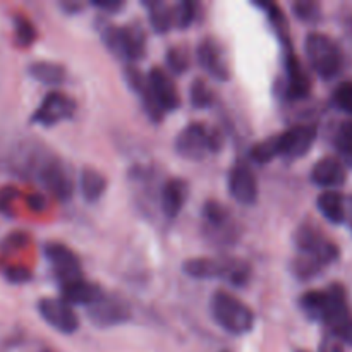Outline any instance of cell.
Returning <instances> with one entry per match:
<instances>
[{
  "instance_id": "obj_5",
  "label": "cell",
  "mask_w": 352,
  "mask_h": 352,
  "mask_svg": "<svg viewBox=\"0 0 352 352\" xmlns=\"http://www.w3.org/2000/svg\"><path fill=\"white\" fill-rule=\"evenodd\" d=\"M175 153L186 160H203L208 153H219L223 146V136L217 127L203 122H191L175 138Z\"/></svg>"
},
{
  "instance_id": "obj_36",
  "label": "cell",
  "mask_w": 352,
  "mask_h": 352,
  "mask_svg": "<svg viewBox=\"0 0 352 352\" xmlns=\"http://www.w3.org/2000/svg\"><path fill=\"white\" fill-rule=\"evenodd\" d=\"M17 189L12 188V186H6V188H0V212L7 213L9 215L10 213V205H12V201L16 199L17 196Z\"/></svg>"
},
{
  "instance_id": "obj_34",
  "label": "cell",
  "mask_w": 352,
  "mask_h": 352,
  "mask_svg": "<svg viewBox=\"0 0 352 352\" xmlns=\"http://www.w3.org/2000/svg\"><path fill=\"white\" fill-rule=\"evenodd\" d=\"M6 278L10 284H26L33 278V275L26 267H9L6 270Z\"/></svg>"
},
{
  "instance_id": "obj_4",
  "label": "cell",
  "mask_w": 352,
  "mask_h": 352,
  "mask_svg": "<svg viewBox=\"0 0 352 352\" xmlns=\"http://www.w3.org/2000/svg\"><path fill=\"white\" fill-rule=\"evenodd\" d=\"M100 34L105 47L129 64L141 60L146 54V31L140 21H133L124 26L105 23L100 28Z\"/></svg>"
},
{
  "instance_id": "obj_29",
  "label": "cell",
  "mask_w": 352,
  "mask_h": 352,
  "mask_svg": "<svg viewBox=\"0 0 352 352\" xmlns=\"http://www.w3.org/2000/svg\"><path fill=\"white\" fill-rule=\"evenodd\" d=\"M165 62H167V67L172 74L181 76L184 74L186 71L191 65V58H189V52L186 47H170L167 50V57H165Z\"/></svg>"
},
{
  "instance_id": "obj_37",
  "label": "cell",
  "mask_w": 352,
  "mask_h": 352,
  "mask_svg": "<svg viewBox=\"0 0 352 352\" xmlns=\"http://www.w3.org/2000/svg\"><path fill=\"white\" fill-rule=\"evenodd\" d=\"M91 6L96 7L98 10H102V12L113 14L117 12V10H122L124 7H126V3L120 2V0H95V2H91Z\"/></svg>"
},
{
  "instance_id": "obj_3",
  "label": "cell",
  "mask_w": 352,
  "mask_h": 352,
  "mask_svg": "<svg viewBox=\"0 0 352 352\" xmlns=\"http://www.w3.org/2000/svg\"><path fill=\"white\" fill-rule=\"evenodd\" d=\"M210 313L217 325L230 336H246L254 327V313L227 291H217L210 299Z\"/></svg>"
},
{
  "instance_id": "obj_1",
  "label": "cell",
  "mask_w": 352,
  "mask_h": 352,
  "mask_svg": "<svg viewBox=\"0 0 352 352\" xmlns=\"http://www.w3.org/2000/svg\"><path fill=\"white\" fill-rule=\"evenodd\" d=\"M294 244L298 248V256L294 258L296 263L311 278L339 258V248L311 223H302L296 230Z\"/></svg>"
},
{
  "instance_id": "obj_27",
  "label": "cell",
  "mask_w": 352,
  "mask_h": 352,
  "mask_svg": "<svg viewBox=\"0 0 352 352\" xmlns=\"http://www.w3.org/2000/svg\"><path fill=\"white\" fill-rule=\"evenodd\" d=\"M333 146L346 164L352 165V120L340 122L333 136Z\"/></svg>"
},
{
  "instance_id": "obj_16",
  "label": "cell",
  "mask_w": 352,
  "mask_h": 352,
  "mask_svg": "<svg viewBox=\"0 0 352 352\" xmlns=\"http://www.w3.org/2000/svg\"><path fill=\"white\" fill-rule=\"evenodd\" d=\"M285 82H284V95L289 100H301L311 93V79L308 72L302 69L301 60L296 57L291 47L285 52Z\"/></svg>"
},
{
  "instance_id": "obj_20",
  "label": "cell",
  "mask_w": 352,
  "mask_h": 352,
  "mask_svg": "<svg viewBox=\"0 0 352 352\" xmlns=\"http://www.w3.org/2000/svg\"><path fill=\"white\" fill-rule=\"evenodd\" d=\"M102 292L103 291L100 289L98 284H93V282L86 280L85 277L60 285L62 299L71 306H85V308H88L91 302H95L100 298Z\"/></svg>"
},
{
  "instance_id": "obj_21",
  "label": "cell",
  "mask_w": 352,
  "mask_h": 352,
  "mask_svg": "<svg viewBox=\"0 0 352 352\" xmlns=\"http://www.w3.org/2000/svg\"><path fill=\"white\" fill-rule=\"evenodd\" d=\"M107 177L93 167H85L79 174V191L85 201L96 203L107 191Z\"/></svg>"
},
{
  "instance_id": "obj_11",
  "label": "cell",
  "mask_w": 352,
  "mask_h": 352,
  "mask_svg": "<svg viewBox=\"0 0 352 352\" xmlns=\"http://www.w3.org/2000/svg\"><path fill=\"white\" fill-rule=\"evenodd\" d=\"M36 308L45 323L64 336H72L79 329V318L74 308L62 298L40 299Z\"/></svg>"
},
{
  "instance_id": "obj_28",
  "label": "cell",
  "mask_w": 352,
  "mask_h": 352,
  "mask_svg": "<svg viewBox=\"0 0 352 352\" xmlns=\"http://www.w3.org/2000/svg\"><path fill=\"white\" fill-rule=\"evenodd\" d=\"M250 157L258 165H267L272 160H275L278 157V146L275 136H270L267 140L260 141V143L253 144L250 150Z\"/></svg>"
},
{
  "instance_id": "obj_32",
  "label": "cell",
  "mask_w": 352,
  "mask_h": 352,
  "mask_svg": "<svg viewBox=\"0 0 352 352\" xmlns=\"http://www.w3.org/2000/svg\"><path fill=\"white\" fill-rule=\"evenodd\" d=\"M292 12L298 19L305 21V23H315L322 16V7L313 0H298V2L292 3Z\"/></svg>"
},
{
  "instance_id": "obj_22",
  "label": "cell",
  "mask_w": 352,
  "mask_h": 352,
  "mask_svg": "<svg viewBox=\"0 0 352 352\" xmlns=\"http://www.w3.org/2000/svg\"><path fill=\"white\" fill-rule=\"evenodd\" d=\"M28 74L36 79L38 82L47 86H58L67 78V71H65L64 65L48 60H38L28 65Z\"/></svg>"
},
{
  "instance_id": "obj_33",
  "label": "cell",
  "mask_w": 352,
  "mask_h": 352,
  "mask_svg": "<svg viewBox=\"0 0 352 352\" xmlns=\"http://www.w3.org/2000/svg\"><path fill=\"white\" fill-rule=\"evenodd\" d=\"M332 102L337 109L352 116V81H344L333 89Z\"/></svg>"
},
{
  "instance_id": "obj_10",
  "label": "cell",
  "mask_w": 352,
  "mask_h": 352,
  "mask_svg": "<svg viewBox=\"0 0 352 352\" xmlns=\"http://www.w3.org/2000/svg\"><path fill=\"white\" fill-rule=\"evenodd\" d=\"M76 109H78V105H76L74 98H71L65 93L50 91L47 93V96L41 100V103L33 112L31 122L43 127L57 126L62 120L71 119L76 113Z\"/></svg>"
},
{
  "instance_id": "obj_12",
  "label": "cell",
  "mask_w": 352,
  "mask_h": 352,
  "mask_svg": "<svg viewBox=\"0 0 352 352\" xmlns=\"http://www.w3.org/2000/svg\"><path fill=\"white\" fill-rule=\"evenodd\" d=\"M43 251L47 260L50 261L52 270H54L58 285L67 284V282L82 277L81 261H79V258L76 256V253L71 248L64 246L60 243H47Z\"/></svg>"
},
{
  "instance_id": "obj_6",
  "label": "cell",
  "mask_w": 352,
  "mask_h": 352,
  "mask_svg": "<svg viewBox=\"0 0 352 352\" xmlns=\"http://www.w3.org/2000/svg\"><path fill=\"white\" fill-rule=\"evenodd\" d=\"M305 50L313 71L322 79H333L342 72L344 54L337 41L325 33H309L305 41Z\"/></svg>"
},
{
  "instance_id": "obj_14",
  "label": "cell",
  "mask_w": 352,
  "mask_h": 352,
  "mask_svg": "<svg viewBox=\"0 0 352 352\" xmlns=\"http://www.w3.org/2000/svg\"><path fill=\"white\" fill-rule=\"evenodd\" d=\"M196 57L199 65L217 81H227L230 78L229 62L222 45L213 38H203L196 48Z\"/></svg>"
},
{
  "instance_id": "obj_41",
  "label": "cell",
  "mask_w": 352,
  "mask_h": 352,
  "mask_svg": "<svg viewBox=\"0 0 352 352\" xmlns=\"http://www.w3.org/2000/svg\"><path fill=\"white\" fill-rule=\"evenodd\" d=\"M41 352H54V351H50V349H43Z\"/></svg>"
},
{
  "instance_id": "obj_40",
  "label": "cell",
  "mask_w": 352,
  "mask_h": 352,
  "mask_svg": "<svg viewBox=\"0 0 352 352\" xmlns=\"http://www.w3.org/2000/svg\"><path fill=\"white\" fill-rule=\"evenodd\" d=\"M62 7H64V10H65V12H69V14H71L72 10H74V12H79V10L82 9V7L79 6V3H71V2L64 3V6H62Z\"/></svg>"
},
{
  "instance_id": "obj_38",
  "label": "cell",
  "mask_w": 352,
  "mask_h": 352,
  "mask_svg": "<svg viewBox=\"0 0 352 352\" xmlns=\"http://www.w3.org/2000/svg\"><path fill=\"white\" fill-rule=\"evenodd\" d=\"M318 352H344V347L339 340L333 339L332 336H329L322 340V344H320L318 347Z\"/></svg>"
},
{
  "instance_id": "obj_24",
  "label": "cell",
  "mask_w": 352,
  "mask_h": 352,
  "mask_svg": "<svg viewBox=\"0 0 352 352\" xmlns=\"http://www.w3.org/2000/svg\"><path fill=\"white\" fill-rule=\"evenodd\" d=\"M150 12V24L155 33L165 34L175 28L174 21V6L165 2H143Z\"/></svg>"
},
{
  "instance_id": "obj_23",
  "label": "cell",
  "mask_w": 352,
  "mask_h": 352,
  "mask_svg": "<svg viewBox=\"0 0 352 352\" xmlns=\"http://www.w3.org/2000/svg\"><path fill=\"white\" fill-rule=\"evenodd\" d=\"M320 213L329 220L330 223L340 226L346 220V205H344V196L337 191H325L316 199Z\"/></svg>"
},
{
  "instance_id": "obj_17",
  "label": "cell",
  "mask_w": 352,
  "mask_h": 352,
  "mask_svg": "<svg viewBox=\"0 0 352 352\" xmlns=\"http://www.w3.org/2000/svg\"><path fill=\"white\" fill-rule=\"evenodd\" d=\"M124 78H126V82L129 85V88L140 95L141 103H143L148 117H150L153 122H160V120H164L165 112L160 109L157 100H155L153 93H151L150 89V85H148L146 76H144L134 64H127L126 69H124Z\"/></svg>"
},
{
  "instance_id": "obj_19",
  "label": "cell",
  "mask_w": 352,
  "mask_h": 352,
  "mask_svg": "<svg viewBox=\"0 0 352 352\" xmlns=\"http://www.w3.org/2000/svg\"><path fill=\"white\" fill-rule=\"evenodd\" d=\"M313 184L332 191L346 182V167L340 160L333 157H325L316 162L311 168Z\"/></svg>"
},
{
  "instance_id": "obj_18",
  "label": "cell",
  "mask_w": 352,
  "mask_h": 352,
  "mask_svg": "<svg viewBox=\"0 0 352 352\" xmlns=\"http://www.w3.org/2000/svg\"><path fill=\"white\" fill-rule=\"evenodd\" d=\"M189 196V186L184 179L172 177L164 182L160 189V208L167 220L177 219Z\"/></svg>"
},
{
  "instance_id": "obj_9",
  "label": "cell",
  "mask_w": 352,
  "mask_h": 352,
  "mask_svg": "<svg viewBox=\"0 0 352 352\" xmlns=\"http://www.w3.org/2000/svg\"><path fill=\"white\" fill-rule=\"evenodd\" d=\"M316 136H318V129L313 124H298L275 134L278 157H284L287 160H298L305 157L315 144Z\"/></svg>"
},
{
  "instance_id": "obj_31",
  "label": "cell",
  "mask_w": 352,
  "mask_h": 352,
  "mask_svg": "<svg viewBox=\"0 0 352 352\" xmlns=\"http://www.w3.org/2000/svg\"><path fill=\"white\" fill-rule=\"evenodd\" d=\"M198 14V6L189 0H182L177 6H174V21L177 30H188L196 19Z\"/></svg>"
},
{
  "instance_id": "obj_13",
  "label": "cell",
  "mask_w": 352,
  "mask_h": 352,
  "mask_svg": "<svg viewBox=\"0 0 352 352\" xmlns=\"http://www.w3.org/2000/svg\"><path fill=\"white\" fill-rule=\"evenodd\" d=\"M227 188H229L230 196L237 203L244 206H251L258 201V179L253 168L246 162H237L229 172L227 179Z\"/></svg>"
},
{
  "instance_id": "obj_39",
  "label": "cell",
  "mask_w": 352,
  "mask_h": 352,
  "mask_svg": "<svg viewBox=\"0 0 352 352\" xmlns=\"http://www.w3.org/2000/svg\"><path fill=\"white\" fill-rule=\"evenodd\" d=\"M45 206H47V201H45V198L41 195H33L30 196V208L33 210H43Z\"/></svg>"
},
{
  "instance_id": "obj_35",
  "label": "cell",
  "mask_w": 352,
  "mask_h": 352,
  "mask_svg": "<svg viewBox=\"0 0 352 352\" xmlns=\"http://www.w3.org/2000/svg\"><path fill=\"white\" fill-rule=\"evenodd\" d=\"M28 243H30V237H28L26 232H12L2 243V250H6V251L21 250V248L26 246Z\"/></svg>"
},
{
  "instance_id": "obj_26",
  "label": "cell",
  "mask_w": 352,
  "mask_h": 352,
  "mask_svg": "<svg viewBox=\"0 0 352 352\" xmlns=\"http://www.w3.org/2000/svg\"><path fill=\"white\" fill-rule=\"evenodd\" d=\"M189 100L195 109H210L215 103V93L203 78H196L189 88Z\"/></svg>"
},
{
  "instance_id": "obj_7",
  "label": "cell",
  "mask_w": 352,
  "mask_h": 352,
  "mask_svg": "<svg viewBox=\"0 0 352 352\" xmlns=\"http://www.w3.org/2000/svg\"><path fill=\"white\" fill-rule=\"evenodd\" d=\"M89 322L98 329H110V327L124 325L131 320L133 311H131L129 302L117 294H109L102 292L95 302L86 308Z\"/></svg>"
},
{
  "instance_id": "obj_42",
  "label": "cell",
  "mask_w": 352,
  "mask_h": 352,
  "mask_svg": "<svg viewBox=\"0 0 352 352\" xmlns=\"http://www.w3.org/2000/svg\"><path fill=\"white\" fill-rule=\"evenodd\" d=\"M298 352H305V351H298Z\"/></svg>"
},
{
  "instance_id": "obj_2",
  "label": "cell",
  "mask_w": 352,
  "mask_h": 352,
  "mask_svg": "<svg viewBox=\"0 0 352 352\" xmlns=\"http://www.w3.org/2000/svg\"><path fill=\"white\" fill-rule=\"evenodd\" d=\"M182 272L195 280H226L234 287H244L251 278L250 263L241 260L191 258L182 263Z\"/></svg>"
},
{
  "instance_id": "obj_30",
  "label": "cell",
  "mask_w": 352,
  "mask_h": 352,
  "mask_svg": "<svg viewBox=\"0 0 352 352\" xmlns=\"http://www.w3.org/2000/svg\"><path fill=\"white\" fill-rule=\"evenodd\" d=\"M14 34H16L17 45L30 47L36 40V28L26 16L17 14V16H14Z\"/></svg>"
},
{
  "instance_id": "obj_15",
  "label": "cell",
  "mask_w": 352,
  "mask_h": 352,
  "mask_svg": "<svg viewBox=\"0 0 352 352\" xmlns=\"http://www.w3.org/2000/svg\"><path fill=\"white\" fill-rule=\"evenodd\" d=\"M146 78L155 100H157V103L165 113L174 112L181 107V96H179L177 86H175L174 79L165 69L155 65V67L150 69Z\"/></svg>"
},
{
  "instance_id": "obj_8",
  "label": "cell",
  "mask_w": 352,
  "mask_h": 352,
  "mask_svg": "<svg viewBox=\"0 0 352 352\" xmlns=\"http://www.w3.org/2000/svg\"><path fill=\"white\" fill-rule=\"evenodd\" d=\"M36 177L40 184L58 201H69L74 195V181L71 177V172L58 158L48 157L38 162Z\"/></svg>"
},
{
  "instance_id": "obj_25",
  "label": "cell",
  "mask_w": 352,
  "mask_h": 352,
  "mask_svg": "<svg viewBox=\"0 0 352 352\" xmlns=\"http://www.w3.org/2000/svg\"><path fill=\"white\" fill-rule=\"evenodd\" d=\"M203 219L208 223V229L212 232H230V213L227 212L226 206L222 203L215 201V199H208L203 205Z\"/></svg>"
}]
</instances>
